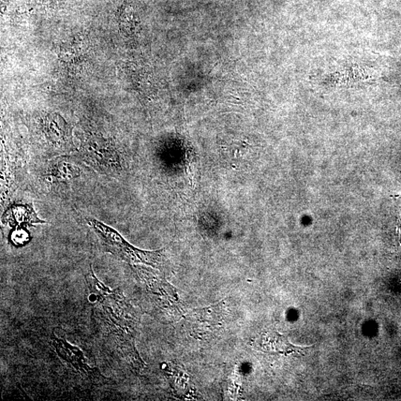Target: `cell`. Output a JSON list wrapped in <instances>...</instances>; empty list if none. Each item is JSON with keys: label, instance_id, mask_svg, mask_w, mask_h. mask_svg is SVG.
Returning a JSON list of instances; mask_svg holds the SVG:
<instances>
[{"label": "cell", "instance_id": "6da1fadb", "mask_svg": "<svg viewBox=\"0 0 401 401\" xmlns=\"http://www.w3.org/2000/svg\"><path fill=\"white\" fill-rule=\"evenodd\" d=\"M86 279L93 297L94 318L99 332L132 367L139 369L144 362L136 349L134 332L140 324V312L128 303L121 291L103 285L92 269Z\"/></svg>", "mask_w": 401, "mask_h": 401}, {"label": "cell", "instance_id": "7a4b0ae2", "mask_svg": "<svg viewBox=\"0 0 401 401\" xmlns=\"http://www.w3.org/2000/svg\"><path fill=\"white\" fill-rule=\"evenodd\" d=\"M101 241L104 248L116 257L132 265H145L163 271L167 265L165 250L148 251L134 247L115 230L103 223L92 219L88 222Z\"/></svg>", "mask_w": 401, "mask_h": 401}, {"label": "cell", "instance_id": "3957f363", "mask_svg": "<svg viewBox=\"0 0 401 401\" xmlns=\"http://www.w3.org/2000/svg\"><path fill=\"white\" fill-rule=\"evenodd\" d=\"M131 267L139 285L155 308L161 311H168L176 307L178 300L176 290L165 276L145 265H132Z\"/></svg>", "mask_w": 401, "mask_h": 401}, {"label": "cell", "instance_id": "277c9868", "mask_svg": "<svg viewBox=\"0 0 401 401\" xmlns=\"http://www.w3.org/2000/svg\"><path fill=\"white\" fill-rule=\"evenodd\" d=\"M82 153L88 163L104 173H117L121 169L120 158L106 139L95 136L88 138L82 145Z\"/></svg>", "mask_w": 401, "mask_h": 401}, {"label": "cell", "instance_id": "5b68a950", "mask_svg": "<svg viewBox=\"0 0 401 401\" xmlns=\"http://www.w3.org/2000/svg\"><path fill=\"white\" fill-rule=\"evenodd\" d=\"M43 128L45 134L53 146L63 151L72 150L71 129L61 115H49L44 119Z\"/></svg>", "mask_w": 401, "mask_h": 401}, {"label": "cell", "instance_id": "8992f818", "mask_svg": "<svg viewBox=\"0 0 401 401\" xmlns=\"http://www.w3.org/2000/svg\"><path fill=\"white\" fill-rule=\"evenodd\" d=\"M256 346L265 353L278 354H303V352L311 347L295 346L291 343L289 339L279 334L277 331L272 330L262 334L256 342Z\"/></svg>", "mask_w": 401, "mask_h": 401}, {"label": "cell", "instance_id": "52a82bcc", "mask_svg": "<svg viewBox=\"0 0 401 401\" xmlns=\"http://www.w3.org/2000/svg\"><path fill=\"white\" fill-rule=\"evenodd\" d=\"M222 304L211 306L199 310H192L190 312L187 319L191 322L192 325L197 326V330L201 327L202 331L214 330L218 329V326L224 317L222 316Z\"/></svg>", "mask_w": 401, "mask_h": 401}, {"label": "cell", "instance_id": "ba28073f", "mask_svg": "<svg viewBox=\"0 0 401 401\" xmlns=\"http://www.w3.org/2000/svg\"><path fill=\"white\" fill-rule=\"evenodd\" d=\"M58 0H7L6 9L23 16L47 12L57 5Z\"/></svg>", "mask_w": 401, "mask_h": 401}, {"label": "cell", "instance_id": "9c48e42d", "mask_svg": "<svg viewBox=\"0 0 401 401\" xmlns=\"http://www.w3.org/2000/svg\"><path fill=\"white\" fill-rule=\"evenodd\" d=\"M5 221L11 226H21L22 224L32 225L34 223H44L38 219L33 207L28 205L13 206L9 209L5 216Z\"/></svg>", "mask_w": 401, "mask_h": 401}, {"label": "cell", "instance_id": "30bf717a", "mask_svg": "<svg viewBox=\"0 0 401 401\" xmlns=\"http://www.w3.org/2000/svg\"><path fill=\"white\" fill-rule=\"evenodd\" d=\"M27 236L28 235L24 231L18 230L13 233L12 240L14 243H22L27 240Z\"/></svg>", "mask_w": 401, "mask_h": 401}]
</instances>
